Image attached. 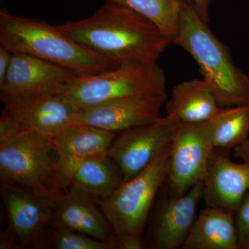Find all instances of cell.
Here are the masks:
<instances>
[{"mask_svg": "<svg viewBox=\"0 0 249 249\" xmlns=\"http://www.w3.org/2000/svg\"><path fill=\"white\" fill-rule=\"evenodd\" d=\"M56 26L64 35L118 64L155 62L171 40L132 10L108 3L92 16Z\"/></svg>", "mask_w": 249, "mask_h": 249, "instance_id": "1", "label": "cell"}, {"mask_svg": "<svg viewBox=\"0 0 249 249\" xmlns=\"http://www.w3.org/2000/svg\"><path fill=\"white\" fill-rule=\"evenodd\" d=\"M13 53L4 47L0 46V83L4 81L9 71Z\"/></svg>", "mask_w": 249, "mask_h": 249, "instance_id": "25", "label": "cell"}, {"mask_svg": "<svg viewBox=\"0 0 249 249\" xmlns=\"http://www.w3.org/2000/svg\"><path fill=\"white\" fill-rule=\"evenodd\" d=\"M1 188L15 247L36 248L49 242L53 201L24 187Z\"/></svg>", "mask_w": 249, "mask_h": 249, "instance_id": "9", "label": "cell"}, {"mask_svg": "<svg viewBox=\"0 0 249 249\" xmlns=\"http://www.w3.org/2000/svg\"><path fill=\"white\" fill-rule=\"evenodd\" d=\"M78 76L37 57L13 53L9 71L0 83V98L4 104L35 95L62 94Z\"/></svg>", "mask_w": 249, "mask_h": 249, "instance_id": "10", "label": "cell"}, {"mask_svg": "<svg viewBox=\"0 0 249 249\" xmlns=\"http://www.w3.org/2000/svg\"><path fill=\"white\" fill-rule=\"evenodd\" d=\"M116 134L93 126L71 124L53 137L67 186L78 165L89 157L107 152Z\"/></svg>", "mask_w": 249, "mask_h": 249, "instance_id": "16", "label": "cell"}, {"mask_svg": "<svg viewBox=\"0 0 249 249\" xmlns=\"http://www.w3.org/2000/svg\"><path fill=\"white\" fill-rule=\"evenodd\" d=\"M165 102L150 98H130L114 100L82 109L73 124H86L119 133L163 118Z\"/></svg>", "mask_w": 249, "mask_h": 249, "instance_id": "13", "label": "cell"}, {"mask_svg": "<svg viewBox=\"0 0 249 249\" xmlns=\"http://www.w3.org/2000/svg\"><path fill=\"white\" fill-rule=\"evenodd\" d=\"M176 124L165 116L116 134L107 154L120 169L124 181L138 175L169 148Z\"/></svg>", "mask_w": 249, "mask_h": 249, "instance_id": "8", "label": "cell"}, {"mask_svg": "<svg viewBox=\"0 0 249 249\" xmlns=\"http://www.w3.org/2000/svg\"><path fill=\"white\" fill-rule=\"evenodd\" d=\"M235 223L240 247L249 249V193L235 213Z\"/></svg>", "mask_w": 249, "mask_h": 249, "instance_id": "23", "label": "cell"}, {"mask_svg": "<svg viewBox=\"0 0 249 249\" xmlns=\"http://www.w3.org/2000/svg\"></svg>", "mask_w": 249, "mask_h": 249, "instance_id": "28", "label": "cell"}, {"mask_svg": "<svg viewBox=\"0 0 249 249\" xmlns=\"http://www.w3.org/2000/svg\"><path fill=\"white\" fill-rule=\"evenodd\" d=\"M62 94L81 109L123 98L165 102L166 77L157 61L124 62L105 73L77 76Z\"/></svg>", "mask_w": 249, "mask_h": 249, "instance_id": "6", "label": "cell"}, {"mask_svg": "<svg viewBox=\"0 0 249 249\" xmlns=\"http://www.w3.org/2000/svg\"><path fill=\"white\" fill-rule=\"evenodd\" d=\"M224 149L216 148L211 154L204 179L206 206L235 214L249 191V162L238 163Z\"/></svg>", "mask_w": 249, "mask_h": 249, "instance_id": "12", "label": "cell"}, {"mask_svg": "<svg viewBox=\"0 0 249 249\" xmlns=\"http://www.w3.org/2000/svg\"><path fill=\"white\" fill-rule=\"evenodd\" d=\"M170 147L138 175L124 181L98 204L110 224L119 248L142 249V235L156 196L166 183Z\"/></svg>", "mask_w": 249, "mask_h": 249, "instance_id": "5", "label": "cell"}, {"mask_svg": "<svg viewBox=\"0 0 249 249\" xmlns=\"http://www.w3.org/2000/svg\"><path fill=\"white\" fill-rule=\"evenodd\" d=\"M52 225L67 228L96 240L118 244L98 203L72 184H69L52 201Z\"/></svg>", "mask_w": 249, "mask_h": 249, "instance_id": "14", "label": "cell"}, {"mask_svg": "<svg viewBox=\"0 0 249 249\" xmlns=\"http://www.w3.org/2000/svg\"><path fill=\"white\" fill-rule=\"evenodd\" d=\"M81 109L63 94H42L18 98L4 103L1 118L19 129L55 137L73 124Z\"/></svg>", "mask_w": 249, "mask_h": 249, "instance_id": "11", "label": "cell"}, {"mask_svg": "<svg viewBox=\"0 0 249 249\" xmlns=\"http://www.w3.org/2000/svg\"><path fill=\"white\" fill-rule=\"evenodd\" d=\"M173 44L195 59L219 107L249 105V77L236 66L229 49L188 1L181 9L178 36Z\"/></svg>", "mask_w": 249, "mask_h": 249, "instance_id": "4", "label": "cell"}, {"mask_svg": "<svg viewBox=\"0 0 249 249\" xmlns=\"http://www.w3.org/2000/svg\"><path fill=\"white\" fill-rule=\"evenodd\" d=\"M219 107L206 80H186L174 86L165 106V116L177 124L204 122L209 121Z\"/></svg>", "mask_w": 249, "mask_h": 249, "instance_id": "17", "label": "cell"}, {"mask_svg": "<svg viewBox=\"0 0 249 249\" xmlns=\"http://www.w3.org/2000/svg\"><path fill=\"white\" fill-rule=\"evenodd\" d=\"M186 1H188V2L191 3V4H193V2H192V0H186Z\"/></svg>", "mask_w": 249, "mask_h": 249, "instance_id": "27", "label": "cell"}, {"mask_svg": "<svg viewBox=\"0 0 249 249\" xmlns=\"http://www.w3.org/2000/svg\"><path fill=\"white\" fill-rule=\"evenodd\" d=\"M124 182L119 167L106 152L83 160L72 175L70 184L98 202L112 196Z\"/></svg>", "mask_w": 249, "mask_h": 249, "instance_id": "19", "label": "cell"}, {"mask_svg": "<svg viewBox=\"0 0 249 249\" xmlns=\"http://www.w3.org/2000/svg\"><path fill=\"white\" fill-rule=\"evenodd\" d=\"M0 46L13 53L42 59L78 76L98 74L119 64L79 45L57 29L40 20L0 11Z\"/></svg>", "mask_w": 249, "mask_h": 249, "instance_id": "3", "label": "cell"}, {"mask_svg": "<svg viewBox=\"0 0 249 249\" xmlns=\"http://www.w3.org/2000/svg\"><path fill=\"white\" fill-rule=\"evenodd\" d=\"M234 156L243 161L249 162V139L234 147Z\"/></svg>", "mask_w": 249, "mask_h": 249, "instance_id": "26", "label": "cell"}, {"mask_svg": "<svg viewBox=\"0 0 249 249\" xmlns=\"http://www.w3.org/2000/svg\"><path fill=\"white\" fill-rule=\"evenodd\" d=\"M216 148H234L248 139L249 105L219 107L209 120Z\"/></svg>", "mask_w": 249, "mask_h": 249, "instance_id": "20", "label": "cell"}, {"mask_svg": "<svg viewBox=\"0 0 249 249\" xmlns=\"http://www.w3.org/2000/svg\"><path fill=\"white\" fill-rule=\"evenodd\" d=\"M49 242L57 249H114L116 242L96 240L67 228L52 225Z\"/></svg>", "mask_w": 249, "mask_h": 249, "instance_id": "22", "label": "cell"}, {"mask_svg": "<svg viewBox=\"0 0 249 249\" xmlns=\"http://www.w3.org/2000/svg\"><path fill=\"white\" fill-rule=\"evenodd\" d=\"M214 148L209 121L176 124L166 181L170 196H182L196 183L204 181Z\"/></svg>", "mask_w": 249, "mask_h": 249, "instance_id": "7", "label": "cell"}, {"mask_svg": "<svg viewBox=\"0 0 249 249\" xmlns=\"http://www.w3.org/2000/svg\"><path fill=\"white\" fill-rule=\"evenodd\" d=\"M204 196V181L186 194L170 196L156 213L152 228L154 249H176L184 245L196 218L198 205Z\"/></svg>", "mask_w": 249, "mask_h": 249, "instance_id": "15", "label": "cell"}, {"mask_svg": "<svg viewBox=\"0 0 249 249\" xmlns=\"http://www.w3.org/2000/svg\"><path fill=\"white\" fill-rule=\"evenodd\" d=\"M186 0H107V2L132 10L156 27L172 43L176 39L180 15Z\"/></svg>", "mask_w": 249, "mask_h": 249, "instance_id": "21", "label": "cell"}, {"mask_svg": "<svg viewBox=\"0 0 249 249\" xmlns=\"http://www.w3.org/2000/svg\"><path fill=\"white\" fill-rule=\"evenodd\" d=\"M213 0H192L196 14L204 22L209 24L210 9Z\"/></svg>", "mask_w": 249, "mask_h": 249, "instance_id": "24", "label": "cell"}, {"mask_svg": "<svg viewBox=\"0 0 249 249\" xmlns=\"http://www.w3.org/2000/svg\"><path fill=\"white\" fill-rule=\"evenodd\" d=\"M235 215L224 210L206 206L196 217L182 249H238Z\"/></svg>", "mask_w": 249, "mask_h": 249, "instance_id": "18", "label": "cell"}, {"mask_svg": "<svg viewBox=\"0 0 249 249\" xmlns=\"http://www.w3.org/2000/svg\"><path fill=\"white\" fill-rule=\"evenodd\" d=\"M0 178L1 186L24 187L52 201L67 187L53 138L4 119H0Z\"/></svg>", "mask_w": 249, "mask_h": 249, "instance_id": "2", "label": "cell"}]
</instances>
